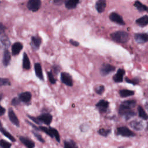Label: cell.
I'll list each match as a JSON object with an SVG mask.
<instances>
[{"instance_id": "8d00e7d4", "label": "cell", "mask_w": 148, "mask_h": 148, "mask_svg": "<svg viewBox=\"0 0 148 148\" xmlns=\"http://www.w3.org/2000/svg\"><path fill=\"white\" fill-rule=\"evenodd\" d=\"M1 86H9L10 85V80L7 78H1Z\"/></svg>"}, {"instance_id": "60d3db41", "label": "cell", "mask_w": 148, "mask_h": 148, "mask_svg": "<svg viewBox=\"0 0 148 148\" xmlns=\"http://www.w3.org/2000/svg\"><path fill=\"white\" fill-rule=\"evenodd\" d=\"M27 116H28L30 119H31L33 121H34L35 123L38 124H40V123L38 121V120L37 119V118H35V117H32V116H29V115H27Z\"/></svg>"}, {"instance_id": "f1b7e54d", "label": "cell", "mask_w": 148, "mask_h": 148, "mask_svg": "<svg viewBox=\"0 0 148 148\" xmlns=\"http://www.w3.org/2000/svg\"><path fill=\"white\" fill-rule=\"evenodd\" d=\"M64 148H77L76 143L72 140H65L64 142Z\"/></svg>"}, {"instance_id": "ba28073f", "label": "cell", "mask_w": 148, "mask_h": 148, "mask_svg": "<svg viewBox=\"0 0 148 148\" xmlns=\"http://www.w3.org/2000/svg\"><path fill=\"white\" fill-rule=\"evenodd\" d=\"M109 18L112 22H114L119 25H124L125 24L122 17L119 14L116 12L111 13L109 15Z\"/></svg>"}, {"instance_id": "f546056e", "label": "cell", "mask_w": 148, "mask_h": 148, "mask_svg": "<svg viewBox=\"0 0 148 148\" xmlns=\"http://www.w3.org/2000/svg\"><path fill=\"white\" fill-rule=\"evenodd\" d=\"M1 132L3 134V135H4L5 136H6L11 141H12V142H15L16 141L15 138L9 132H8L5 129H4L2 127H1Z\"/></svg>"}, {"instance_id": "3957f363", "label": "cell", "mask_w": 148, "mask_h": 148, "mask_svg": "<svg viewBox=\"0 0 148 148\" xmlns=\"http://www.w3.org/2000/svg\"><path fill=\"white\" fill-rule=\"evenodd\" d=\"M39 128L40 130L43 131L45 133H46V134L49 135L50 137H51V138L54 137L58 142H60V136L58 132L57 131V130L56 129L53 128L52 127L47 128V127H43V126H40Z\"/></svg>"}, {"instance_id": "d590c367", "label": "cell", "mask_w": 148, "mask_h": 148, "mask_svg": "<svg viewBox=\"0 0 148 148\" xmlns=\"http://www.w3.org/2000/svg\"><path fill=\"white\" fill-rule=\"evenodd\" d=\"M125 82L128 83H130V84H132L134 85H136V84H138V83H139V79H137V78H135V79H128L127 77L125 78Z\"/></svg>"}, {"instance_id": "9a60e30c", "label": "cell", "mask_w": 148, "mask_h": 148, "mask_svg": "<svg viewBox=\"0 0 148 148\" xmlns=\"http://www.w3.org/2000/svg\"><path fill=\"white\" fill-rule=\"evenodd\" d=\"M42 40L39 36H33L31 38V45L34 50H38L41 44Z\"/></svg>"}, {"instance_id": "7a4b0ae2", "label": "cell", "mask_w": 148, "mask_h": 148, "mask_svg": "<svg viewBox=\"0 0 148 148\" xmlns=\"http://www.w3.org/2000/svg\"><path fill=\"white\" fill-rule=\"evenodd\" d=\"M136 104L135 100H127L123 101L119 106V113L121 115H124L125 113L131 110L132 108H134Z\"/></svg>"}, {"instance_id": "836d02e7", "label": "cell", "mask_w": 148, "mask_h": 148, "mask_svg": "<svg viewBox=\"0 0 148 148\" xmlns=\"http://www.w3.org/2000/svg\"><path fill=\"white\" fill-rule=\"evenodd\" d=\"M47 76H48V78H49V80L50 83L55 84L56 83V80L54 78V77L51 71L47 72Z\"/></svg>"}, {"instance_id": "ffe728a7", "label": "cell", "mask_w": 148, "mask_h": 148, "mask_svg": "<svg viewBox=\"0 0 148 148\" xmlns=\"http://www.w3.org/2000/svg\"><path fill=\"white\" fill-rule=\"evenodd\" d=\"M34 69L36 76L42 80H43V75L41 65L39 63H35L34 65Z\"/></svg>"}, {"instance_id": "4dcf8cb0", "label": "cell", "mask_w": 148, "mask_h": 148, "mask_svg": "<svg viewBox=\"0 0 148 148\" xmlns=\"http://www.w3.org/2000/svg\"><path fill=\"white\" fill-rule=\"evenodd\" d=\"M95 91L97 94L99 95H101L105 91V87L103 85L97 86L95 88Z\"/></svg>"}, {"instance_id": "603a6c76", "label": "cell", "mask_w": 148, "mask_h": 148, "mask_svg": "<svg viewBox=\"0 0 148 148\" xmlns=\"http://www.w3.org/2000/svg\"><path fill=\"white\" fill-rule=\"evenodd\" d=\"M23 68L26 70H28L31 68V64L29 57L26 53H24L23 58Z\"/></svg>"}, {"instance_id": "9c48e42d", "label": "cell", "mask_w": 148, "mask_h": 148, "mask_svg": "<svg viewBox=\"0 0 148 148\" xmlns=\"http://www.w3.org/2000/svg\"><path fill=\"white\" fill-rule=\"evenodd\" d=\"M40 123H44L46 125H50L52 121L53 117L49 113H43L36 117Z\"/></svg>"}, {"instance_id": "ac0fdd59", "label": "cell", "mask_w": 148, "mask_h": 148, "mask_svg": "<svg viewBox=\"0 0 148 148\" xmlns=\"http://www.w3.org/2000/svg\"><path fill=\"white\" fill-rule=\"evenodd\" d=\"M106 2L105 0H98L95 3V9L98 13H102L105 10Z\"/></svg>"}, {"instance_id": "6da1fadb", "label": "cell", "mask_w": 148, "mask_h": 148, "mask_svg": "<svg viewBox=\"0 0 148 148\" xmlns=\"http://www.w3.org/2000/svg\"><path fill=\"white\" fill-rule=\"evenodd\" d=\"M110 38L117 43H125L129 40V35L124 31H117L111 34Z\"/></svg>"}, {"instance_id": "484cf974", "label": "cell", "mask_w": 148, "mask_h": 148, "mask_svg": "<svg viewBox=\"0 0 148 148\" xmlns=\"http://www.w3.org/2000/svg\"><path fill=\"white\" fill-rule=\"evenodd\" d=\"M134 6L135 7H136L137 8V9L140 12H147L148 11V8L147 6H146V5H143V3H142L138 1H136L135 2L134 4Z\"/></svg>"}, {"instance_id": "b9f144b4", "label": "cell", "mask_w": 148, "mask_h": 148, "mask_svg": "<svg viewBox=\"0 0 148 148\" xmlns=\"http://www.w3.org/2000/svg\"><path fill=\"white\" fill-rule=\"evenodd\" d=\"M0 108V116H2L5 112V109L3 108L2 106H1Z\"/></svg>"}, {"instance_id": "7c38bea8", "label": "cell", "mask_w": 148, "mask_h": 148, "mask_svg": "<svg viewBox=\"0 0 148 148\" xmlns=\"http://www.w3.org/2000/svg\"><path fill=\"white\" fill-rule=\"evenodd\" d=\"M134 39L138 43H144L148 40V34L146 33L135 34Z\"/></svg>"}, {"instance_id": "e575fe53", "label": "cell", "mask_w": 148, "mask_h": 148, "mask_svg": "<svg viewBox=\"0 0 148 148\" xmlns=\"http://www.w3.org/2000/svg\"><path fill=\"white\" fill-rule=\"evenodd\" d=\"M135 113L133 111V110H130V111H129L128 112H127V113H125L124 115V117H125V120H128V119H131V117H134V116H135Z\"/></svg>"}, {"instance_id": "4fadbf2b", "label": "cell", "mask_w": 148, "mask_h": 148, "mask_svg": "<svg viewBox=\"0 0 148 148\" xmlns=\"http://www.w3.org/2000/svg\"><path fill=\"white\" fill-rule=\"evenodd\" d=\"M125 74V71L123 69L119 68L116 73L113 76V80L116 83L122 82L123 80V76Z\"/></svg>"}, {"instance_id": "7dc6e473", "label": "cell", "mask_w": 148, "mask_h": 148, "mask_svg": "<svg viewBox=\"0 0 148 148\" xmlns=\"http://www.w3.org/2000/svg\"><path fill=\"white\" fill-rule=\"evenodd\" d=\"M147 129L148 130V123H147Z\"/></svg>"}, {"instance_id": "1f68e13d", "label": "cell", "mask_w": 148, "mask_h": 148, "mask_svg": "<svg viewBox=\"0 0 148 148\" xmlns=\"http://www.w3.org/2000/svg\"><path fill=\"white\" fill-rule=\"evenodd\" d=\"M0 145L2 148H10V147L12 146L11 143H10L9 142H8L6 140H3V139L1 140Z\"/></svg>"}, {"instance_id": "cb8c5ba5", "label": "cell", "mask_w": 148, "mask_h": 148, "mask_svg": "<svg viewBox=\"0 0 148 148\" xmlns=\"http://www.w3.org/2000/svg\"><path fill=\"white\" fill-rule=\"evenodd\" d=\"M136 23L141 27L146 26L148 24V16L145 15L141 17H139L136 20Z\"/></svg>"}, {"instance_id": "e0dca14e", "label": "cell", "mask_w": 148, "mask_h": 148, "mask_svg": "<svg viewBox=\"0 0 148 148\" xmlns=\"http://www.w3.org/2000/svg\"><path fill=\"white\" fill-rule=\"evenodd\" d=\"M23 46L21 43L17 42L12 46V54L13 56H16L20 53L22 50Z\"/></svg>"}, {"instance_id": "4316f807", "label": "cell", "mask_w": 148, "mask_h": 148, "mask_svg": "<svg viewBox=\"0 0 148 148\" xmlns=\"http://www.w3.org/2000/svg\"><path fill=\"white\" fill-rule=\"evenodd\" d=\"M119 94L121 97L122 98H125L127 97L132 96L134 95V91L130 90H127V89H123L120 90L119 91Z\"/></svg>"}, {"instance_id": "5bb4252c", "label": "cell", "mask_w": 148, "mask_h": 148, "mask_svg": "<svg viewBox=\"0 0 148 148\" xmlns=\"http://www.w3.org/2000/svg\"><path fill=\"white\" fill-rule=\"evenodd\" d=\"M32 95L30 92L28 91H25L20 93L18 95V98L20 100L25 103H28L31 99Z\"/></svg>"}, {"instance_id": "f35d334b", "label": "cell", "mask_w": 148, "mask_h": 148, "mask_svg": "<svg viewBox=\"0 0 148 148\" xmlns=\"http://www.w3.org/2000/svg\"><path fill=\"white\" fill-rule=\"evenodd\" d=\"M32 133H33V134L34 135V136H35L40 142H42V143H44V142H45L44 139L42 138V136H40V135H39L38 133H37V132H34V131H32Z\"/></svg>"}, {"instance_id": "2e32d148", "label": "cell", "mask_w": 148, "mask_h": 148, "mask_svg": "<svg viewBox=\"0 0 148 148\" xmlns=\"http://www.w3.org/2000/svg\"><path fill=\"white\" fill-rule=\"evenodd\" d=\"M11 60V56L10 52L8 51V49H5L3 52V56H2V64L3 66H7L10 64Z\"/></svg>"}, {"instance_id": "74e56055", "label": "cell", "mask_w": 148, "mask_h": 148, "mask_svg": "<svg viewBox=\"0 0 148 148\" xmlns=\"http://www.w3.org/2000/svg\"><path fill=\"white\" fill-rule=\"evenodd\" d=\"M20 102H21V101L20 100L18 97V98L14 97L12 99V100L11 101V104H12V105H13L14 106H16L20 103Z\"/></svg>"}, {"instance_id": "d6986e66", "label": "cell", "mask_w": 148, "mask_h": 148, "mask_svg": "<svg viewBox=\"0 0 148 148\" xmlns=\"http://www.w3.org/2000/svg\"><path fill=\"white\" fill-rule=\"evenodd\" d=\"M20 140L27 148H34L35 143L29 138L24 136H20Z\"/></svg>"}, {"instance_id": "7402d4cb", "label": "cell", "mask_w": 148, "mask_h": 148, "mask_svg": "<svg viewBox=\"0 0 148 148\" xmlns=\"http://www.w3.org/2000/svg\"><path fill=\"white\" fill-rule=\"evenodd\" d=\"M130 126L134 130L137 131H140L143 128V124L141 121H137V120H134L132 121L130 123Z\"/></svg>"}, {"instance_id": "ab89813d", "label": "cell", "mask_w": 148, "mask_h": 148, "mask_svg": "<svg viewBox=\"0 0 148 148\" xmlns=\"http://www.w3.org/2000/svg\"><path fill=\"white\" fill-rule=\"evenodd\" d=\"M69 42H70V43L72 45H73V46H78L79 45V43L77 42V41H76V40H73V39H70L69 40Z\"/></svg>"}, {"instance_id": "83f0119b", "label": "cell", "mask_w": 148, "mask_h": 148, "mask_svg": "<svg viewBox=\"0 0 148 148\" xmlns=\"http://www.w3.org/2000/svg\"><path fill=\"white\" fill-rule=\"evenodd\" d=\"M138 111L139 116L140 118H142L144 120H147L148 119V115L145 112V111L144 110V109H143L142 107H141L140 106H139L138 107Z\"/></svg>"}, {"instance_id": "7bdbcfd3", "label": "cell", "mask_w": 148, "mask_h": 148, "mask_svg": "<svg viewBox=\"0 0 148 148\" xmlns=\"http://www.w3.org/2000/svg\"><path fill=\"white\" fill-rule=\"evenodd\" d=\"M5 30V27L3 25L2 23H1V26H0V32L1 34H2L3 33V31Z\"/></svg>"}, {"instance_id": "f6af8a7d", "label": "cell", "mask_w": 148, "mask_h": 148, "mask_svg": "<svg viewBox=\"0 0 148 148\" xmlns=\"http://www.w3.org/2000/svg\"><path fill=\"white\" fill-rule=\"evenodd\" d=\"M145 108H146V109L148 110V102H146L145 103Z\"/></svg>"}, {"instance_id": "d4e9b609", "label": "cell", "mask_w": 148, "mask_h": 148, "mask_svg": "<svg viewBox=\"0 0 148 148\" xmlns=\"http://www.w3.org/2000/svg\"><path fill=\"white\" fill-rule=\"evenodd\" d=\"M0 40H1V44H2L5 47L8 48V47L10 46V40H9V38L8 37V36L6 35L5 34H1V38H0Z\"/></svg>"}, {"instance_id": "8fae6325", "label": "cell", "mask_w": 148, "mask_h": 148, "mask_svg": "<svg viewBox=\"0 0 148 148\" xmlns=\"http://www.w3.org/2000/svg\"><path fill=\"white\" fill-rule=\"evenodd\" d=\"M8 117H9V119L10 120V121L14 125H15L17 127H19V126H20L19 120L18 119L16 114L14 112L13 110L11 108H10L8 110Z\"/></svg>"}, {"instance_id": "ee69618b", "label": "cell", "mask_w": 148, "mask_h": 148, "mask_svg": "<svg viewBox=\"0 0 148 148\" xmlns=\"http://www.w3.org/2000/svg\"><path fill=\"white\" fill-rule=\"evenodd\" d=\"M53 2H54L55 4L58 5L57 3H58V5H60L61 3H62V2H64V1H62V0H55V1H53Z\"/></svg>"}, {"instance_id": "8992f818", "label": "cell", "mask_w": 148, "mask_h": 148, "mask_svg": "<svg viewBox=\"0 0 148 148\" xmlns=\"http://www.w3.org/2000/svg\"><path fill=\"white\" fill-rule=\"evenodd\" d=\"M60 78L61 82L65 85L70 87L73 86V80L72 76L69 73L61 72Z\"/></svg>"}, {"instance_id": "bcb514c9", "label": "cell", "mask_w": 148, "mask_h": 148, "mask_svg": "<svg viewBox=\"0 0 148 148\" xmlns=\"http://www.w3.org/2000/svg\"><path fill=\"white\" fill-rule=\"evenodd\" d=\"M119 148H124V147H123V146H121V147H119Z\"/></svg>"}, {"instance_id": "277c9868", "label": "cell", "mask_w": 148, "mask_h": 148, "mask_svg": "<svg viewBox=\"0 0 148 148\" xmlns=\"http://www.w3.org/2000/svg\"><path fill=\"white\" fill-rule=\"evenodd\" d=\"M116 69L115 66L107 63H104L102 65L100 68V73L102 76H105L110 73L114 71Z\"/></svg>"}, {"instance_id": "52a82bcc", "label": "cell", "mask_w": 148, "mask_h": 148, "mask_svg": "<svg viewBox=\"0 0 148 148\" xmlns=\"http://www.w3.org/2000/svg\"><path fill=\"white\" fill-rule=\"evenodd\" d=\"M117 133L119 135L126 137L134 136L135 135V134L127 127H120L117 128Z\"/></svg>"}, {"instance_id": "5b68a950", "label": "cell", "mask_w": 148, "mask_h": 148, "mask_svg": "<svg viewBox=\"0 0 148 148\" xmlns=\"http://www.w3.org/2000/svg\"><path fill=\"white\" fill-rule=\"evenodd\" d=\"M41 6V1L40 0H29L27 4L28 10L32 12H36L39 10Z\"/></svg>"}, {"instance_id": "44dd1931", "label": "cell", "mask_w": 148, "mask_h": 148, "mask_svg": "<svg viewBox=\"0 0 148 148\" xmlns=\"http://www.w3.org/2000/svg\"><path fill=\"white\" fill-rule=\"evenodd\" d=\"M79 3L78 0H68L65 2V6L68 9H75Z\"/></svg>"}, {"instance_id": "30bf717a", "label": "cell", "mask_w": 148, "mask_h": 148, "mask_svg": "<svg viewBox=\"0 0 148 148\" xmlns=\"http://www.w3.org/2000/svg\"><path fill=\"white\" fill-rule=\"evenodd\" d=\"M109 102L107 101L104 99L100 100L97 104L96 108L99 110L101 113H105L106 112L108 107H109Z\"/></svg>"}, {"instance_id": "d6a6232c", "label": "cell", "mask_w": 148, "mask_h": 148, "mask_svg": "<svg viewBox=\"0 0 148 148\" xmlns=\"http://www.w3.org/2000/svg\"><path fill=\"white\" fill-rule=\"evenodd\" d=\"M111 130H105L103 128H101L99 131H98V133L103 136H107L110 132Z\"/></svg>"}]
</instances>
